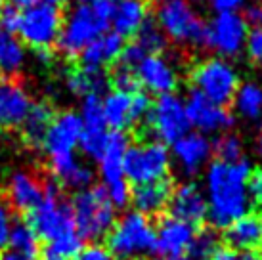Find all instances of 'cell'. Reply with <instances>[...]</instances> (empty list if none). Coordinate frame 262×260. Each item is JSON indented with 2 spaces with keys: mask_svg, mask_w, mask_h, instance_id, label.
I'll list each match as a JSON object with an SVG mask.
<instances>
[{
  "mask_svg": "<svg viewBox=\"0 0 262 260\" xmlns=\"http://www.w3.org/2000/svg\"><path fill=\"white\" fill-rule=\"evenodd\" d=\"M241 15L249 25V29L251 27H262V4H251V6H247L245 14Z\"/></svg>",
  "mask_w": 262,
  "mask_h": 260,
  "instance_id": "obj_47",
  "label": "cell"
},
{
  "mask_svg": "<svg viewBox=\"0 0 262 260\" xmlns=\"http://www.w3.org/2000/svg\"><path fill=\"white\" fill-rule=\"evenodd\" d=\"M211 260H262L258 253L253 251H239V249H232V247H219V251L214 253Z\"/></svg>",
  "mask_w": 262,
  "mask_h": 260,
  "instance_id": "obj_44",
  "label": "cell"
},
{
  "mask_svg": "<svg viewBox=\"0 0 262 260\" xmlns=\"http://www.w3.org/2000/svg\"><path fill=\"white\" fill-rule=\"evenodd\" d=\"M44 197V184L33 172L17 170L8 182V201L19 212H31Z\"/></svg>",
  "mask_w": 262,
  "mask_h": 260,
  "instance_id": "obj_20",
  "label": "cell"
},
{
  "mask_svg": "<svg viewBox=\"0 0 262 260\" xmlns=\"http://www.w3.org/2000/svg\"><path fill=\"white\" fill-rule=\"evenodd\" d=\"M212 153H216L219 161L222 163H235L243 159V142L239 136H235L232 132H224L212 144Z\"/></svg>",
  "mask_w": 262,
  "mask_h": 260,
  "instance_id": "obj_35",
  "label": "cell"
},
{
  "mask_svg": "<svg viewBox=\"0 0 262 260\" xmlns=\"http://www.w3.org/2000/svg\"><path fill=\"white\" fill-rule=\"evenodd\" d=\"M189 79L193 90L220 107L230 105L239 88L237 69L222 58H207L191 69Z\"/></svg>",
  "mask_w": 262,
  "mask_h": 260,
  "instance_id": "obj_7",
  "label": "cell"
},
{
  "mask_svg": "<svg viewBox=\"0 0 262 260\" xmlns=\"http://www.w3.org/2000/svg\"><path fill=\"white\" fill-rule=\"evenodd\" d=\"M107 136H110L107 130H82L79 140L80 151L84 153L88 159L100 161L105 144H107Z\"/></svg>",
  "mask_w": 262,
  "mask_h": 260,
  "instance_id": "obj_36",
  "label": "cell"
},
{
  "mask_svg": "<svg viewBox=\"0 0 262 260\" xmlns=\"http://www.w3.org/2000/svg\"><path fill=\"white\" fill-rule=\"evenodd\" d=\"M146 123L155 142L174 144L180 138L189 134V119L186 113V103L180 96L165 94L153 101L151 111L147 113Z\"/></svg>",
  "mask_w": 262,
  "mask_h": 260,
  "instance_id": "obj_11",
  "label": "cell"
},
{
  "mask_svg": "<svg viewBox=\"0 0 262 260\" xmlns=\"http://www.w3.org/2000/svg\"><path fill=\"white\" fill-rule=\"evenodd\" d=\"M172 191H174V188H172L170 180L165 178V180L142 184V186L130 189V201L136 212L149 218L168 209Z\"/></svg>",
  "mask_w": 262,
  "mask_h": 260,
  "instance_id": "obj_22",
  "label": "cell"
},
{
  "mask_svg": "<svg viewBox=\"0 0 262 260\" xmlns=\"http://www.w3.org/2000/svg\"><path fill=\"white\" fill-rule=\"evenodd\" d=\"M73 260H115V256L102 243H90V245L82 247Z\"/></svg>",
  "mask_w": 262,
  "mask_h": 260,
  "instance_id": "obj_42",
  "label": "cell"
},
{
  "mask_svg": "<svg viewBox=\"0 0 262 260\" xmlns=\"http://www.w3.org/2000/svg\"><path fill=\"white\" fill-rule=\"evenodd\" d=\"M50 168L59 184H63L69 189H75L77 193L92 188L94 184V170L86 163L77 159L75 155L50 159Z\"/></svg>",
  "mask_w": 262,
  "mask_h": 260,
  "instance_id": "obj_24",
  "label": "cell"
},
{
  "mask_svg": "<svg viewBox=\"0 0 262 260\" xmlns=\"http://www.w3.org/2000/svg\"><path fill=\"white\" fill-rule=\"evenodd\" d=\"M44 4H48V6H54V8H59V6H66L69 0H40Z\"/></svg>",
  "mask_w": 262,
  "mask_h": 260,
  "instance_id": "obj_51",
  "label": "cell"
},
{
  "mask_svg": "<svg viewBox=\"0 0 262 260\" xmlns=\"http://www.w3.org/2000/svg\"><path fill=\"white\" fill-rule=\"evenodd\" d=\"M75 230L80 239L100 241L107 237L113 224H115V207L111 205L110 197L102 186L79 191L71 203Z\"/></svg>",
  "mask_w": 262,
  "mask_h": 260,
  "instance_id": "obj_3",
  "label": "cell"
},
{
  "mask_svg": "<svg viewBox=\"0 0 262 260\" xmlns=\"http://www.w3.org/2000/svg\"><path fill=\"white\" fill-rule=\"evenodd\" d=\"M136 80L140 86L147 90V94H174L178 86V75H176L174 65L167 61L163 56H146L142 63L134 69Z\"/></svg>",
  "mask_w": 262,
  "mask_h": 260,
  "instance_id": "obj_16",
  "label": "cell"
},
{
  "mask_svg": "<svg viewBox=\"0 0 262 260\" xmlns=\"http://www.w3.org/2000/svg\"><path fill=\"white\" fill-rule=\"evenodd\" d=\"M111 82H113V90H119V92H124V94H134L136 90H140V84L136 80V75L134 71H128V69H123L117 65L115 71H113V77H111Z\"/></svg>",
  "mask_w": 262,
  "mask_h": 260,
  "instance_id": "obj_39",
  "label": "cell"
},
{
  "mask_svg": "<svg viewBox=\"0 0 262 260\" xmlns=\"http://www.w3.org/2000/svg\"><path fill=\"white\" fill-rule=\"evenodd\" d=\"M38 239H44L46 243H54L63 237L75 235V222L71 205L61 199L59 188L56 182L44 184V197L38 203V207L29 212V222Z\"/></svg>",
  "mask_w": 262,
  "mask_h": 260,
  "instance_id": "obj_5",
  "label": "cell"
},
{
  "mask_svg": "<svg viewBox=\"0 0 262 260\" xmlns=\"http://www.w3.org/2000/svg\"><path fill=\"white\" fill-rule=\"evenodd\" d=\"M12 226H14V216L8 209V205L0 201V254L4 253V249L8 247V237H10Z\"/></svg>",
  "mask_w": 262,
  "mask_h": 260,
  "instance_id": "obj_45",
  "label": "cell"
},
{
  "mask_svg": "<svg viewBox=\"0 0 262 260\" xmlns=\"http://www.w3.org/2000/svg\"><path fill=\"white\" fill-rule=\"evenodd\" d=\"M170 216L176 220H182L189 226L201 224L207 218V199L203 189L193 182H186L172 191L170 203H168Z\"/></svg>",
  "mask_w": 262,
  "mask_h": 260,
  "instance_id": "obj_19",
  "label": "cell"
},
{
  "mask_svg": "<svg viewBox=\"0 0 262 260\" xmlns=\"http://www.w3.org/2000/svg\"><path fill=\"white\" fill-rule=\"evenodd\" d=\"M63 15L59 8L48 6L44 2L23 8L19 17L17 33L21 44H27L33 50H50L59 36Z\"/></svg>",
  "mask_w": 262,
  "mask_h": 260,
  "instance_id": "obj_10",
  "label": "cell"
},
{
  "mask_svg": "<svg viewBox=\"0 0 262 260\" xmlns=\"http://www.w3.org/2000/svg\"><path fill=\"white\" fill-rule=\"evenodd\" d=\"M249 25L239 12H219L207 23L205 46L219 54V58H237L245 50Z\"/></svg>",
  "mask_w": 262,
  "mask_h": 260,
  "instance_id": "obj_12",
  "label": "cell"
},
{
  "mask_svg": "<svg viewBox=\"0 0 262 260\" xmlns=\"http://www.w3.org/2000/svg\"><path fill=\"white\" fill-rule=\"evenodd\" d=\"M102 109L105 124L113 132H123L124 128L134 124L130 113V94L111 90L102 98Z\"/></svg>",
  "mask_w": 262,
  "mask_h": 260,
  "instance_id": "obj_26",
  "label": "cell"
},
{
  "mask_svg": "<svg viewBox=\"0 0 262 260\" xmlns=\"http://www.w3.org/2000/svg\"><path fill=\"white\" fill-rule=\"evenodd\" d=\"M79 117L82 121V130H107V124L103 119L102 96H84Z\"/></svg>",
  "mask_w": 262,
  "mask_h": 260,
  "instance_id": "obj_33",
  "label": "cell"
},
{
  "mask_svg": "<svg viewBox=\"0 0 262 260\" xmlns=\"http://www.w3.org/2000/svg\"><path fill=\"white\" fill-rule=\"evenodd\" d=\"M52 119H54V111L48 103L44 101H38V103H33L29 115L23 121V138L25 142L33 147H40L44 140V134L50 126Z\"/></svg>",
  "mask_w": 262,
  "mask_h": 260,
  "instance_id": "obj_28",
  "label": "cell"
},
{
  "mask_svg": "<svg viewBox=\"0 0 262 260\" xmlns=\"http://www.w3.org/2000/svg\"><path fill=\"white\" fill-rule=\"evenodd\" d=\"M25 63V46L15 35L0 29V71L14 75Z\"/></svg>",
  "mask_w": 262,
  "mask_h": 260,
  "instance_id": "obj_30",
  "label": "cell"
},
{
  "mask_svg": "<svg viewBox=\"0 0 262 260\" xmlns=\"http://www.w3.org/2000/svg\"><path fill=\"white\" fill-rule=\"evenodd\" d=\"M80 249H82V239L79 237V233H75V235L63 237L59 239V241L48 243L46 245V256L59 258V260H69V258H75Z\"/></svg>",
  "mask_w": 262,
  "mask_h": 260,
  "instance_id": "obj_37",
  "label": "cell"
},
{
  "mask_svg": "<svg viewBox=\"0 0 262 260\" xmlns=\"http://www.w3.org/2000/svg\"><path fill=\"white\" fill-rule=\"evenodd\" d=\"M212 157V142L199 132H189L172 144V155L184 176H195L209 165Z\"/></svg>",
  "mask_w": 262,
  "mask_h": 260,
  "instance_id": "obj_15",
  "label": "cell"
},
{
  "mask_svg": "<svg viewBox=\"0 0 262 260\" xmlns=\"http://www.w3.org/2000/svg\"><path fill=\"white\" fill-rule=\"evenodd\" d=\"M35 56L40 63H48L52 59V52L50 50H35Z\"/></svg>",
  "mask_w": 262,
  "mask_h": 260,
  "instance_id": "obj_49",
  "label": "cell"
},
{
  "mask_svg": "<svg viewBox=\"0 0 262 260\" xmlns=\"http://www.w3.org/2000/svg\"><path fill=\"white\" fill-rule=\"evenodd\" d=\"M134 36H136L134 42L138 44L147 56H161L168 46V38L165 36V33L159 29V25L153 21V19H147L142 25V29Z\"/></svg>",
  "mask_w": 262,
  "mask_h": 260,
  "instance_id": "obj_32",
  "label": "cell"
},
{
  "mask_svg": "<svg viewBox=\"0 0 262 260\" xmlns=\"http://www.w3.org/2000/svg\"><path fill=\"white\" fill-rule=\"evenodd\" d=\"M197 2H205V0H197Z\"/></svg>",
  "mask_w": 262,
  "mask_h": 260,
  "instance_id": "obj_57",
  "label": "cell"
},
{
  "mask_svg": "<svg viewBox=\"0 0 262 260\" xmlns=\"http://www.w3.org/2000/svg\"><path fill=\"white\" fill-rule=\"evenodd\" d=\"M168 260H189V258H186V256H180V258H168Z\"/></svg>",
  "mask_w": 262,
  "mask_h": 260,
  "instance_id": "obj_55",
  "label": "cell"
},
{
  "mask_svg": "<svg viewBox=\"0 0 262 260\" xmlns=\"http://www.w3.org/2000/svg\"><path fill=\"white\" fill-rule=\"evenodd\" d=\"M113 15V0H94L90 4H77L63 17L58 50L67 58H79V54L90 42L107 33Z\"/></svg>",
  "mask_w": 262,
  "mask_h": 260,
  "instance_id": "obj_2",
  "label": "cell"
},
{
  "mask_svg": "<svg viewBox=\"0 0 262 260\" xmlns=\"http://www.w3.org/2000/svg\"><path fill=\"white\" fill-rule=\"evenodd\" d=\"M247 56L256 63H262V27H251L245 40Z\"/></svg>",
  "mask_w": 262,
  "mask_h": 260,
  "instance_id": "obj_41",
  "label": "cell"
},
{
  "mask_svg": "<svg viewBox=\"0 0 262 260\" xmlns=\"http://www.w3.org/2000/svg\"><path fill=\"white\" fill-rule=\"evenodd\" d=\"M153 100L151 96L147 94L146 90H136L134 94H130V113H132V123L138 121H146L147 113L151 111Z\"/></svg>",
  "mask_w": 262,
  "mask_h": 260,
  "instance_id": "obj_38",
  "label": "cell"
},
{
  "mask_svg": "<svg viewBox=\"0 0 262 260\" xmlns=\"http://www.w3.org/2000/svg\"><path fill=\"white\" fill-rule=\"evenodd\" d=\"M193 235H195L193 226L172 216L163 218L155 228V253L161 254L165 260L180 258L189 251Z\"/></svg>",
  "mask_w": 262,
  "mask_h": 260,
  "instance_id": "obj_17",
  "label": "cell"
},
{
  "mask_svg": "<svg viewBox=\"0 0 262 260\" xmlns=\"http://www.w3.org/2000/svg\"><path fill=\"white\" fill-rule=\"evenodd\" d=\"M4 10V0H0V12Z\"/></svg>",
  "mask_w": 262,
  "mask_h": 260,
  "instance_id": "obj_54",
  "label": "cell"
},
{
  "mask_svg": "<svg viewBox=\"0 0 262 260\" xmlns=\"http://www.w3.org/2000/svg\"><path fill=\"white\" fill-rule=\"evenodd\" d=\"M186 103V113L189 119V126L199 132V134H220L230 130L235 123L232 111L228 107H220L216 103L209 101L207 98L191 90Z\"/></svg>",
  "mask_w": 262,
  "mask_h": 260,
  "instance_id": "obj_14",
  "label": "cell"
},
{
  "mask_svg": "<svg viewBox=\"0 0 262 260\" xmlns=\"http://www.w3.org/2000/svg\"><path fill=\"white\" fill-rule=\"evenodd\" d=\"M8 249L21 254L25 258L38 260L40 243H38V237L37 233L33 231V228L27 222H19V224L12 226L10 237H8Z\"/></svg>",
  "mask_w": 262,
  "mask_h": 260,
  "instance_id": "obj_31",
  "label": "cell"
},
{
  "mask_svg": "<svg viewBox=\"0 0 262 260\" xmlns=\"http://www.w3.org/2000/svg\"><path fill=\"white\" fill-rule=\"evenodd\" d=\"M247 188H249V197L255 199L258 205H262V168L251 174Z\"/></svg>",
  "mask_w": 262,
  "mask_h": 260,
  "instance_id": "obj_46",
  "label": "cell"
},
{
  "mask_svg": "<svg viewBox=\"0 0 262 260\" xmlns=\"http://www.w3.org/2000/svg\"><path fill=\"white\" fill-rule=\"evenodd\" d=\"M79 4H90V2H94V0H77Z\"/></svg>",
  "mask_w": 262,
  "mask_h": 260,
  "instance_id": "obj_53",
  "label": "cell"
},
{
  "mask_svg": "<svg viewBox=\"0 0 262 260\" xmlns=\"http://www.w3.org/2000/svg\"><path fill=\"white\" fill-rule=\"evenodd\" d=\"M12 2H14L15 8H29L33 4H38L40 0H12Z\"/></svg>",
  "mask_w": 262,
  "mask_h": 260,
  "instance_id": "obj_50",
  "label": "cell"
},
{
  "mask_svg": "<svg viewBox=\"0 0 262 260\" xmlns=\"http://www.w3.org/2000/svg\"><path fill=\"white\" fill-rule=\"evenodd\" d=\"M44 260H59V258H50V256H46Z\"/></svg>",
  "mask_w": 262,
  "mask_h": 260,
  "instance_id": "obj_56",
  "label": "cell"
},
{
  "mask_svg": "<svg viewBox=\"0 0 262 260\" xmlns=\"http://www.w3.org/2000/svg\"><path fill=\"white\" fill-rule=\"evenodd\" d=\"M147 19H149L147 0H113L111 25L113 33H117L121 38L134 36Z\"/></svg>",
  "mask_w": 262,
  "mask_h": 260,
  "instance_id": "obj_23",
  "label": "cell"
},
{
  "mask_svg": "<svg viewBox=\"0 0 262 260\" xmlns=\"http://www.w3.org/2000/svg\"><path fill=\"white\" fill-rule=\"evenodd\" d=\"M128 136L124 132H113L107 136V144L100 157V176H102L105 193L115 209L126 207L130 203V184L124 178L123 159L128 149Z\"/></svg>",
  "mask_w": 262,
  "mask_h": 260,
  "instance_id": "obj_9",
  "label": "cell"
},
{
  "mask_svg": "<svg viewBox=\"0 0 262 260\" xmlns=\"http://www.w3.org/2000/svg\"><path fill=\"white\" fill-rule=\"evenodd\" d=\"M147 54L142 48H140L138 44L132 40L130 44H124L123 52H121V56H119V67H123V69H128V71H134L140 63H142V59L146 58Z\"/></svg>",
  "mask_w": 262,
  "mask_h": 260,
  "instance_id": "obj_40",
  "label": "cell"
},
{
  "mask_svg": "<svg viewBox=\"0 0 262 260\" xmlns=\"http://www.w3.org/2000/svg\"><path fill=\"white\" fill-rule=\"evenodd\" d=\"M105 247L115 260H138L155 254V226L136 210L126 212L113 224Z\"/></svg>",
  "mask_w": 262,
  "mask_h": 260,
  "instance_id": "obj_4",
  "label": "cell"
},
{
  "mask_svg": "<svg viewBox=\"0 0 262 260\" xmlns=\"http://www.w3.org/2000/svg\"><path fill=\"white\" fill-rule=\"evenodd\" d=\"M123 48L124 38H121L113 31L103 33L100 38H96L94 42H90L79 54L80 69H84V71H103L105 65H110L119 59Z\"/></svg>",
  "mask_w": 262,
  "mask_h": 260,
  "instance_id": "obj_21",
  "label": "cell"
},
{
  "mask_svg": "<svg viewBox=\"0 0 262 260\" xmlns=\"http://www.w3.org/2000/svg\"><path fill=\"white\" fill-rule=\"evenodd\" d=\"M19 17H21V10L15 6H4V10L0 12V29L15 35L17 27H19Z\"/></svg>",
  "mask_w": 262,
  "mask_h": 260,
  "instance_id": "obj_43",
  "label": "cell"
},
{
  "mask_svg": "<svg viewBox=\"0 0 262 260\" xmlns=\"http://www.w3.org/2000/svg\"><path fill=\"white\" fill-rule=\"evenodd\" d=\"M66 86L75 96H82V98L90 94L100 96L110 86V79L103 71H84V69L77 67L67 73Z\"/></svg>",
  "mask_w": 262,
  "mask_h": 260,
  "instance_id": "obj_27",
  "label": "cell"
},
{
  "mask_svg": "<svg viewBox=\"0 0 262 260\" xmlns=\"http://www.w3.org/2000/svg\"><path fill=\"white\" fill-rule=\"evenodd\" d=\"M155 23L174 42L205 46L207 23L189 0H159L155 4Z\"/></svg>",
  "mask_w": 262,
  "mask_h": 260,
  "instance_id": "obj_6",
  "label": "cell"
},
{
  "mask_svg": "<svg viewBox=\"0 0 262 260\" xmlns=\"http://www.w3.org/2000/svg\"><path fill=\"white\" fill-rule=\"evenodd\" d=\"M170 151L167 145L161 142H142V144H132L124 153L123 168L124 178L128 184H149V182H159L167 178L170 170Z\"/></svg>",
  "mask_w": 262,
  "mask_h": 260,
  "instance_id": "obj_8",
  "label": "cell"
},
{
  "mask_svg": "<svg viewBox=\"0 0 262 260\" xmlns=\"http://www.w3.org/2000/svg\"><path fill=\"white\" fill-rule=\"evenodd\" d=\"M31 107L33 100L19 82L12 79H0V130L21 126Z\"/></svg>",
  "mask_w": 262,
  "mask_h": 260,
  "instance_id": "obj_18",
  "label": "cell"
},
{
  "mask_svg": "<svg viewBox=\"0 0 262 260\" xmlns=\"http://www.w3.org/2000/svg\"><path fill=\"white\" fill-rule=\"evenodd\" d=\"M253 165L247 159L235 163L212 161L205 172V199H207V218L214 228L226 230L241 216L249 214V178Z\"/></svg>",
  "mask_w": 262,
  "mask_h": 260,
  "instance_id": "obj_1",
  "label": "cell"
},
{
  "mask_svg": "<svg viewBox=\"0 0 262 260\" xmlns=\"http://www.w3.org/2000/svg\"><path fill=\"white\" fill-rule=\"evenodd\" d=\"M256 151L262 157V126H260V134H258V140H256Z\"/></svg>",
  "mask_w": 262,
  "mask_h": 260,
  "instance_id": "obj_52",
  "label": "cell"
},
{
  "mask_svg": "<svg viewBox=\"0 0 262 260\" xmlns=\"http://www.w3.org/2000/svg\"><path fill=\"white\" fill-rule=\"evenodd\" d=\"M219 251V239L211 230L195 231L189 245V260H211Z\"/></svg>",
  "mask_w": 262,
  "mask_h": 260,
  "instance_id": "obj_34",
  "label": "cell"
},
{
  "mask_svg": "<svg viewBox=\"0 0 262 260\" xmlns=\"http://www.w3.org/2000/svg\"><path fill=\"white\" fill-rule=\"evenodd\" d=\"M233 109L245 121L262 119V86L256 82H243L233 96Z\"/></svg>",
  "mask_w": 262,
  "mask_h": 260,
  "instance_id": "obj_29",
  "label": "cell"
},
{
  "mask_svg": "<svg viewBox=\"0 0 262 260\" xmlns=\"http://www.w3.org/2000/svg\"><path fill=\"white\" fill-rule=\"evenodd\" d=\"M226 243L232 249L253 251L262 247V216L260 214H245L239 220L226 228Z\"/></svg>",
  "mask_w": 262,
  "mask_h": 260,
  "instance_id": "obj_25",
  "label": "cell"
},
{
  "mask_svg": "<svg viewBox=\"0 0 262 260\" xmlns=\"http://www.w3.org/2000/svg\"><path fill=\"white\" fill-rule=\"evenodd\" d=\"M216 12H237L247 0H211Z\"/></svg>",
  "mask_w": 262,
  "mask_h": 260,
  "instance_id": "obj_48",
  "label": "cell"
},
{
  "mask_svg": "<svg viewBox=\"0 0 262 260\" xmlns=\"http://www.w3.org/2000/svg\"><path fill=\"white\" fill-rule=\"evenodd\" d=\"M80 134H82V121L79 113L63 111L59 115H54L40 147H44L50 159L75 155V149L79 147Z\"/></svg>",
  "mask_w": 262,
  "mask_h": 260,
  "instance_id": "obj_13",
  "label": "cell"
}]
</instances>
